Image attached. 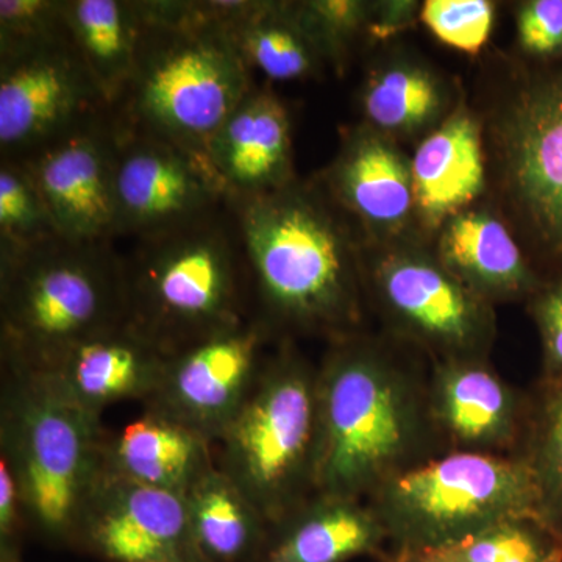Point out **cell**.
Returning a JSON list of instances; mask_svg holds the SVG:
<instances>
[{
	"instance_id": "obj_34",
	"label": "cell",
	"mask_w": 562,
	"mask_h": 562,
	"mask_svg": "<svg viewBox=\"0 0 562 562\" xmlns=\"http://www.w3.org/2000/svg\"><path fill=\"white\" fill-rule=\"evenodd\" d=\"M68 33L65 0H2L0 49Z\"/></svg>"
},
{
	"instance_id": "obj_2",
	"label": "cell",
	"mask_w": 562,
	"mask_h": 562,
	"mask_svg": "<svg viewBox=\"0 0 562 562\" xmlns=\"http://www.w3.org/2000/svg\"><path fill=\"white\" fill-rule=\"evenodd\" d=\"M316 492L368 501L395 476L447 453L420 353L361 331L328 342L317 366Z\"/></svg>"
},
{
	"instance_id": "obj_37",
	"label": "cell",
	"mask_w": 562,
	"mask_h": 562,
	"mask_svg": "<svg viewBox=\"0 0 562 562\" xmlns=\"http://www.w3.org/2000/svg\"><path fill=\"white\" fill-rule=\"evenodd\" d=\"M422 3L417 0H372L368 44L386 43L420 22Z\"/></svg>"
},
{
	"instance_id": "obj_14",
	"label": "cell",
	"mask_w": 562,
	"mask_h": 562,
	"mask_svg": "<svg viewBox=\"0 0 562 562\" xmlns=\"http://www.w3.org/2000/svg\"><path fill=\"white\" fill-rule=\"evenodd\" d=\"M31 172L61 238H117L116 128L113 116L74 128L20 161Z\"/></svg>"
},
{
	"instance_id": "obj_38",
	"label": "cell",
	"mask_w": 562,
	"mask_h": 562,
	"mask_svg": "<svg viewBox=\"0 0 562 562\" xmlns=\"http://www.w3.org/2000/svg\"><path fill=\"white\" fill-rule=\"evenodd\" d=\"M557 562H562V560L561 561H557Z\"/></svg>"
},
{
	"instance_id": "obj_18",
	"label": "cell",
	"mask_w": 562,
	"mask_h": 562,
	"mask_svg": "<svg viewBox=\"0 0 562 562\" xmlns=\"http://www.w3.org/2000/svg\"><path fill=\"white\" fill-rule=\"evenodd\" d=\"M166 358L124 322L76 344L38 371H25L66 402L102 417L114 403L146 402L160 383Z\"/></svg>"
},
{
	"instance_id": "obj_9",
	"label": "cell",
	"mask_w": 562,
	"mask_h": 562,
	"mask_svg": "<svg viewBox=\"0 0 562 562\" xmlns=\"http://www.w3.org/2000/svg\"><path fill=\"white\" fill-rule=\"evenodd\" d=\"M366 502L386 531L390 560L508 520L542 522L535 476L520 454L442 453L395 476Z\"/></svg>"
},
{
	"instance_id": "obj_21",
	"label": "cell",
	"mask_w": 562,
	"mask_h": 562,
	"mask_svg": "<svg viewBox=\"0 0 562 562\" xmlns=\"http://www.w3.org/2000/svg\"><path fill=\"white\" fill-rule=\"evenodd\" d=\"M206 157L231 199L280 190L297 179L291 117L269 87H255L211 139Z\"/></svg>"
},
{
	"instance_id": "obj_39",
	"label": "cell",
	"mask_w": 562,
	"mask_h": 562,
	"mask_svg": "<svg viewBox=\"0 0 562 562\" xmlns=\"http://www.w3.org/2000/svg\"><path fill=\"white\" fill-rule=\"evenodd\" d=\"M22 562H24V561H22Z\"/></svg>"
},
{
	"instance_id": "obj_11",
	"label": "cell",
	"mask_w": 562,
	"mask_h": 562,
	"mask_svg": "<svg viewBox=\"0 0 562 562\" xmlns=\"http://www.w3.org/2000/svg\"><path fill=\"white\" fill-rule=\"evenodd\" d=\"M110 113L69 33L0 49V160H25Z\"/></svg>"
},
{
	"instance_id": "obj_3",
	"label": "cell",
	"mask_w": 562,
	"mask_h": 562,
	"mask_svg": "<svg viewBox=\"0 0 562 562\" xmlns=\"http://www.w3.org/2000/svg\"><path fill=\"white\" fill-rule=\"evenodd\" d=\"M135 70L111 109L117 131L169 140L206 157L211 139L257 85L205 2L139 0Z\"/></svg>"
},
{
	"instance_id": "obj_33",
	"label": "cell",
	"mask_w": 562,
	"mask_h": 562,
	"mask_svg": "<svg viewBox=\"0 0 562 562\" xmlns=\"http://www.w3.org/2000/svg\"><path fill=\"white\" fill-rule=\"evenodd\" d=\"M516 46L528 65L562 60V0H524L514 7Z\"/></svg>"
},
{
	"instance_id": "obj_17",
	"label": "cell",
	"mask_w": 562,
	"mask_h": 562,
	"mask_svg": "<svg viewBox=\"0 0 562 562\" xmlns=\"http://www.w3.org/2000/svg\"><path fill=\"white\" fill-rule=\"evenodd\" d=\"M428 405L446 452L517 454L522 447L530 395L490 358L430 361Z\"/></svg>"
},
{
	"instance_id": "obj_27",
	"label": "cell",
	"mask_w": 562,
	"mask_h": 562,
	"mask_svg": "<svg viewBox=\"0 0 562 562\" xmlns=\"http://www.w3.org/2000/svg\"><path fill=\"white\" fill-rule=\"evenodd\" d=\"M183 497L203 560L257 562L271 524L227 475L211 469Z\"/></svg>"
},
{
	"instance_id": "obj_22",
	"label": "cell",
	"mask_w": 562,
	"mask_h": 562,
	"mask_svg": "<svg viewBox=\"0 0 562 562\" xmlns=\"http://www.w3.org/2000/svg\"><path fill=\"white\" fill-rule=\"evenodd\" d=\"M358 94L361 124L401 146H417L450 116L464 92L419 55L391 52L372 63Z\"/></svg>"
},
{
	"instance_id": "obj_25",
	"label": "cell",
	"mask_w": 562,
	"mask_h": 562,
	"mask_svg": "<svg viewBox=\"0 0 562 562\" xmlns=\"http://www.w3.org/2000/svg\"><path fill=\"white\" fill-rule=\"evenodd\" d=\"M251 72L269 81L319 77L327 63L306 29L297 2L286 0H216L205 2Z\"/></svg>"
},
{
	"instance_id": "obj_1",
	"label": "cell",
	"mask_w": 562,
	"mask_h": 562,
	"mask_svg": "<svg viewBox=\"0 0 562 562\" xmlns=\"http://www.w3.org/2000/svg\"><path fill=\"white\" fill-rule=\"evenodd\" d=\"M231 203L254 316L277 341L319 336L331 342L364 331L361 236L316 177Z\"/></svg>"
},
{
	"instance_id": "obj_26",
	"label": "cell",
	"mask_w": 562,
	"mask_h": 562,
	"mask_svg": "<svg viewBox=\"0 0 562 562\" xmlns=\"http://www.w3.org/2000/svg\"><path fill=\"white\" fill-rule=\"evenodd\" d=\"M69 38L110 109L135 70L143 11L139 0H65Z\"/></svg>"
},
{
	"instance_id": "obj_20",
	"label": "cell",
	"mask_w": 562,
	"mask_h": 562,
	"mask_svg": "<svg viewBox=\"0 0 562 562\" xmlns=\"http://www.w3.org/2000/svg\"><path fill=\"white\" fill-rule=\"evenodd\" d=\"M432 250L462 284L494 306L528 302L546 281L490 199L450 217Z\"/></svg>"
},
{
	"instance_id": "obj_32",
	"label": "cell",
	"mask_w": 562,
	"mask_h": 562,
	"mask_svg": "<svg viewBox=\"0 0 562 562\" xmlns=\"http://www.w3.org/2000/svg\"><path fill=\"white\" fill-rule=\"evenodd\" d=\"M497 20V3L491 0H427L420 22L443 46L465 55L482 54Z\"/></svg>"
},
{
	"instance_id": "obj_24",
	"label": "cell",
	"mask_w": 562,
	"mask_h": 562,
	"mask_svg": "<svg viewBox=\"0 0 562 562\" xmlns=\"http://www.w3.org/2000/svg\"><path fill=\"white\" fill-rule=\"evenodd\" d=\"M214 468L213 442L154 409L106 432L103 471L140 486L184 495Z\"/></svg>"
},
{
	"instance_id": "obj_30",
	"label": "cell",
	"mask_w": 562,
	"mask_h": 562,
	"mask_svg": "<svg viewBox=\"0 0 562 562\" xmlns=\"http://www.w3.org/2000/svg\"><path fill=\"white\" fill-rule=\"evenodd\" d=\"M61 238L49 209L20 161L0 160V260Z\"/></svg>"
},
{
	"instance_id": "obj_28",
	"label": "cell",
	"mask_w": 562,
	"mask_h": 562,
	"mask_svg": "<svg viewBox=\"0 0 562 562\" xmlns=\"http://www.w3.org/2000/svg\"><path fill=\"white\" fill-rule=\"evenodd\" d=\"M530 395L520 457L530 465L542 522L562 541V375L541 376Z\"/></svg>"
},
{
	"instance_id": "obj_29",
	"label": "cell",
	"mask_w": 562,
	"mask_h": 562,
	"mask_svg": "<svg viewBox=\"0 0 562 562\" xmlns=\"http://www.w3.org/2000/svg\"><path fill=\"white\" fill-rule=\"evenodd\" d=\"M562 560V541L541 520H508L461 541L395 554L390 562H557Z\"/></svg>"
},
{
	"instance_id": "obj_6",
	"label": "cell",
	"mask_w": 562,
	"mask_h": 562,
	"mask_svg": "<svg viewBox=\"0 0 562 562\" xmlns=\"http://www.w3.org/2000/svg\"><path fill=\"white\" fill-rule=\"evenodd\" d=\"M127 321L124 262L111 243L55 239L0 260V357L38 371Z\"/></svg>"
},
{
	"instance_id": "obj_8",
	"label": "cell",
	"mask_w": 562,
	"mask_h": 562,
	"mask_svg": "<svg viewBox=\"0 0 562 562\" xmlns=\"http://www.w3.org/2000/svg\"><path fill=\"white\" fill-rule=\"evenodd\" d=\"M317 450V366L292 339H281L214 442L216 468L272 525L316 492Z\"/></svg>"
},
{
	"instance_id": "obj_5",
	"label": "cell",
	"mask_w": 562,
	"mask_h": 562,
	"mask_svg": "<svg viewBox=\"0 0 562 562\" xmlns=\"http://www.w3.org/2000/svg\"><path fill=\"white\" fill-rule=\"evenodd\" d=\"M102 417L50 391L35 373L2 362L0 458L20 487L31 535L74 550L87 503L103 475Z\"/></svg>"
},
{
	"instance_id": "obj_4",
	"label": "cell",
	"mask_w": 562,
	"mask_h": 562,
	"mask_svg": "<svg viewBox=\"0 0 562 562\" xmlns=\"http://www.w3.org/2000/svg\"><path fill=\"white\" fill-rule=\"evenodd\" d=\"M122 262L125 322L166 357L254 316L231 199L201 220L138 239Z\"/></svg>"
},
{
	"instance_id": "obj_13",
	"label": "cell",
	"mask_w": 562,
	"mask_h": 562,
	"mask_svg": "<svg viewBox=\"0 0 562 562\" xmlns=\"http://www.w3.org/2000/svg\"><path fill=\"white\" fill-rule=\"evenodd\" d=\"M114 172L117 236L136 241L201 220L228 199L209 158L154 136L116 128Z\"/></svg>"
},
{
	"instance_id": "obj_12",
	"label": "cell",
	"mask_w": 562,
	"mask_h": 562,
	"mask_svg": "<svg viewBox=\"0 0 562 562\" xmlns=\"http://www.w3.org/2000/svg\"><path fill=\"white\" fill-rule=\"evenodd\" d=\"M265 322L243 324L191 344L166 358L160 383L144 402L216 442L249 397L276 344Z\"/></svg>"
},
{
	"instance_id": "obj_7",
	"label": "cell",
	"mask_w": 562,
	"mask_h": 562,
	"mask_svg": "<svg viewBox=\"0 0 562 562\" xmlns=\"http://www.w3.org/2000/svg\"><path fill=\"white\" fill-rule=\"evenodd\" d=\"M484 125L490 201L546 279L562 273V60L513 70Z\"/></svg>"
},
{
	"instance_id": "obj_15",
	"label": "cell",
	"mask_w": 562,
	"mask_h": 562,
	"mask_svg": "<svg viewBox=\"0 0 562 562\" xmlns=\"http://www.w3.org/2000/svg\"><path fill=\"white\" fill-rule=\"evenodd\" d=\"M316 179L362 244L427 241L417 224L412 157L382 133L361 122L346 131L335 158Z\"/></svg>"
},
{
	"instance_id": "obj_35",
	"label": "cell",
	"mask_w": 562,
	"mask_h": 562,
	"mask_svg": "<svg viewBox=\"0 0 562 562\" xmlns=\"http://www.w3.org/2000/svg\"><path fill=\"white\" fill-rule=\"evenodd\" d=\"M542 349V375H562V273L549 277L528 299Z\"/></svg>"
},
{
	"instance_id": "obj_19",
	"label": "cell",
	"mask_w": 562,
	"mask_h": 562,
	"mask_svg": "<svg viewBox=\"0 0 562 562\" xmlns=\"http://www.w3.org/2000/svg\"><path fill=\"white\" fill-rule=\"evenodd\" d=\"M412 173L417 224L431 244L450 217L490 198L483 120L464 94L414 147Z\"/></svg>"
},
{
	"instance_id": "obj_36",
	"label": "cell",
	"mask_w": 562,
	"mask_h": 562,
	"mask_svg": "<svg viewBox=\"0 0 562 562\" xmlns=\"http://www.w3.org/2000/svg\"><path fill=\"white\" fill-rule=\"evenodd\" d=\"M31 535L24 501L9 462L0 458V562H22L25 538Z\"/></svg>"
},
{
	"instance_id": "obj_16",
	"label": "cell",
	"mask_w": 562,
	"mask_h": 562,
	"mask_svg": "<svg viewBox=\"0 0 562 562\" xmlns=\"http://www.w3.org/2000/svg\"><path fill=\"white\" fill-rule=\"evenodd\" d=\"M74 550L102 562H206L183 495L105 471L87 503Z\"/></svg>"
},
{
	"instance_id": "obj_23",
	"label": "cell",
	"mask_w": 562,
	"mask_h": 562,
	"mask_svg": "<svg viewBox=\"0 0 562 562\" xmlns=\"http://www.w3.org/2000/svg\"><path fill=\"white\" fill-rule=\"evenodd\" d=\"M390 561L379 516L366 501L314 492L269 528L257 562Z\"/></svg>"
},
{
	"instance_id": "obj_10",
	"label": "cell",
	"mask_w": 562,
	"mask_h": 562,
	"mask_svg": "<svg viewBox=\"0 0 562 562\" xmlns=\"http://www.w3.org/2000/svg\"><path fill=\"white\" fill-rule=\"evenodd\" d=\"M361 266L369 308L379 314L387 336L428 361L491 357L495 306L462 284L431 243L361 244Z\"/></svg>"
},
{
	"instance_id": "obj_31",
	"label": "cell",
	"mask_w": 562,
	"mask_h": 562,
	"mask_svg": "<svg viewBox=\"0 0 562 562\" xmlns=\"http://www.w3.org/2000/svg\"><path fill=\"white\" fill-rule=\"evenodd\" d=\"M299 11L328 68L342 74L353 52L368 43V0H301Z\"/></svg>"
}]
</instances>
